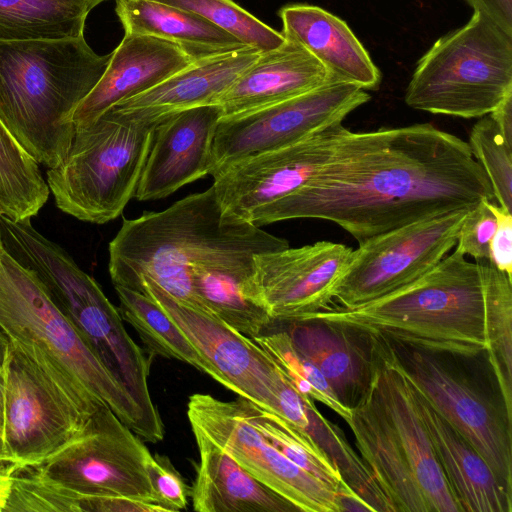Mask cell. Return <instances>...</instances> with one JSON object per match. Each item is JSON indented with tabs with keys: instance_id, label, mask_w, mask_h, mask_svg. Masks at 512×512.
Segmentation results:
<instances>
[{
	"instance_id": "25",
	"label": "cell",
	"mask_w": 512,
	"mask_h": 512,
	"mask_svg": "<svg viewBox=\"0 0 512 512\" xmlns=\"http://www.w3.org/2000/svg\"><path fill=\"white\" fill-rule=\"evenodd\" d=\"M282 35L309 51L337 80L376 90L381 72L347 23L321 7L292 4L279 11Z\"/></svg>"
},
{
	"instance_id": "2",
	"label": "cell",
	"mask_w": 512,
	"mask_h": 512,
	"mask_svg": "<svg viewBox=\"0 0 512 512\" xmlns=\"http://www.w3.org/2000/svg\"><path fill=\"white\" fill-rule=\"evenodd\" d=\"M288 247L286 239L225 212L212 185L162 211L124 219L109 243L108 270L114 286L137 291L141 279L148 278L176 299L204 310L193 290L192 268Z\"/></svg>"
},
{
	"instance_id": "38",
	"label": "cell",
	"mask_w": 512,
	"mask_h": 512,
	"mask_svg": "<svg viewBox=\"0 0 512 512\" xmlns=\"http://www.w3.org/2000/svg\"><path fill=\"white\" fill-rule=\"evenodd\" d=\"M489 202L483 199L467 212L456 243L455 251L477 261L489 260L490 242L496 228V218L488 207Z\"/></svg>"
},
{
	"instance_id": "13",
	"label": "cell",
	"mask_w": 512,
	"mask_h": 512,
	"mask_svg": "<svg viewBox=\"0 0 512 512\" xmlns=\"http://www.w3.org/2000/svg\"><path fill=\"white\" fill-rule=\"evenodd\" d=\"M187 416L253 477L301 512H339L337 491L286 458L250 423L245 399L223 401L210 394L190 396Z\"/></svg>"
},
{
	"instance_id": "40",
	"label": "cell",
	"mask_w": 512,
	"mask_h": 512,
	"mask_svg": "<svg viewBox=\"0 0 512 512\" xmlns=\"http://www.w3.org/2000/svg\"><path fill=\"white\" fill-rule=\"evenodd\" d=\"M488 207L496 218V228L489 248V261L512 277V212L496 202H489Z\"/></svg>"
},
{
	"instance_id": "26",
	"label": "cell",
	"mask_w": 512,
	"mask_h": 512,
	"mask_svg": "<svg viewBox=\"0 0 512 512\" xmlns=\"http://www.w3.org/2000/svg\"><path fill=\"white\" fill-rule=\"evenodd\" d=\"M350 427L360 457L394 512H430L402 446L370 389L352 408Z\"/></svg>"
},
{
	"instance_id": "12",
	"label": "cell",
	"mask_w": 512,
	"mask_h": 512,
	"mask_svg": "<svg viewBox=\"0 0 512 512\" xmlns=\"http://www.w3.org/2000/svg\"><path fill=\"white\" fill-rule=\"evenodd\" d=\"M370 98L366 90L354 83L331 79L280 103L245 115L221 118L212 143L210 175L243 158L287 146L341 124Z\"/></svg>"
},
{
	"instance_id": "27",
	"label": "cell",
	"mask_w": 512,
	"mask_h": 512,
	"mask_svg": "<svg viewBox=\"0 0 512 512\" xmlns=\"http://www.w3.org/2000/svg\"><path fill=\"white\" fill-rule=\"evenodd\" d=\"M199 452L191 489L197 512H295L287 499L253 477L226 451L192 430Z\"/></svg>"
},
{
	"instance_id": "11",
	"label": "cell",
	"mask_w": 512,
	"mask_h": 512,
	"mask_svg": "<svg viewBox=\"0 0 512 512\" xmlns=\"http://www.w3.org/2000/svg\"><path fill=\"white\" fill-rule=\"evenodd\" d=\"M469 210L416 221L359 243L334 287L332 297L339 304L334 308L363 306L423 276L456 246Z\"/></svg>"
},
{
	"instance_id": "14",
	"label": "cell",
	"mask_w": 512,
	"mask_h": 512,
	"mask_svg": "<svg viewBox=\"0 0 512 512\" xmlns=\"http://www.w3.org/2000/svg\"><path fill=\"white\" fill-rule=\"evenodd\" d=\"M2 451L15 470L35 465L68 442L83 418L21 351L8 347L2 366Z\"/></svg>"
},
{
	"instance_id": "4",
	"label": "cell",
	"mask_w": 512,
	"mask_h": 512,
	"mask_svg": "<svg viewBox=\"0 0 512 512\" xmlns=\"http://www.w3.org/2000/svg\"><path fill=\"white\" fill-rule=\"evenodd\" d=\"M110 57L84 35L0 41V119L38 164L49 169L63 160L75 132L72 115Z\"/></svg>"
},
{
	"instance_id": "36",
	"label": "cell",
	"mask_w": 512,
	"mask_h": 512,
	"mask_svg": "<svg viewBox=\"0 0 512 512\" xmlns=\"http://www.w3.org/2000/svg\"><path fill=\"white\" fill-rule=\"evenodd\" d=\"M196 14L259 52L281 46L285 38L232 0H155Z\"/></svg>"
},
{
	"instance_id": "42",
	"label": "cell",
	"mask_w": 512,
	"mask_h": 512,
	"mask_svg": "<svg viewBox=\"0 0 512 512\" xmlns=\"http://www.w3.org/2000/svg\"><path fill=\"white\" fill-rule=\"evenodd\" d=\"M489 115L507 142L512 145V94L508 95Z\"/></svg>"
},
{
	"instance_id": "34",
	"label": "cell",
	"mask_w": 512,
	"mask_h": 512,
	"mask_svg": "<svg viewBox=\"0 0 512 512\" xmlns=\"http://www.w3.org/2000/svg\"><path fill=\"white\" fill-rule=\"evenodd\" d=\"M245 405L253 427L291 462L336 491L345 482L338 467L309 435L247 399Z\"/></svg>"
},
{
	"instance_id": "1",
	"label": "cell",
	"mask_w": 512,
	"mask_h": 512,
	"mask_svg": "<svg viewBox=\"0 0 512 512\" xmlns=\"http://www.w3.org/2000/svg\"><path fill=\"white\" fill-rule=\"evenodd\" d=\"M496 202L467 142L414 124L348 132L329 161L302 187L254 212L248 222L331 221L358 243L481 200Z\"/></svg>"
},
{
	"instance_id": "3",
	"label": "cell",
	"mask_w": 512,
	"mask_h": 512,
	"mask_svg": "<svg viewBox=\"0 0 512 512\" xmlns=\"http://www.w3.org/2000/svg\"><path fill=\"white\" fill-rule=\"evenodd\" d=\"M0 329L85 419L109 407L133 432L160 437L29 268L0 245Z\"/></svg>"
},
{
	"instance_id": "31",
	"label": "cell",
	"mask_w": 512,
	"mask_h": 512,
	"mask_svg": "<svg viewBox=\"0 0 512 512\" xmlns=\"http://www.w3.org/2000/svg\"><path fill=\"white\" fill-rule=\"evenodd\" d=\"M114 288L122 319L134 328L151 355L183 361L215 380L213 368L156 301L135 290Z\"/></svg>"
},
{
	"instance_id": "43",
	"label": "cell",
	"mask_w": 512,
	"mask_h": 512,
	"mask_svg": "<svg viewBox=\"0 0 512 512\" xmlns=\"http://www.w3.org/2000/svg\"><path fill=\"white\" fill-rule=\"evenodd\" d=\"M15 468L8 463H0V512H4L12 490Z\"/></svg>"
},
{
	"instance_id": "7",
	"label": "cell",
	"mask_w": 512,
	"mask_h": 512,
	"mask_svg": "<svg viewBox=\"0 0 512 512\" xmlns=\"http://www.w3.org/2000/svg\"><path fill=\"white\" fill-rule=\"evenodd\" d=\"M156 125L110 108L95 120L75 126L67 154L47 171L56 206L95 224L120 216L135 197Z\"/></svg>"
},
{
	"instance_id": "22",
	"label": "cell",
	"mask_w": 512,
	"mask_h": 512,
	"mask_svg": "<svg viewBox=\"0 0 512 512\" xmlns=\"http://www.w3.org/2000/svg\"><path fill=\"white\" fill-rule=\"evenodd\" d=\"M410 387L461 512H512V491L502 484L474 446L411 384Z\"/></svg>"
},
{
	"instance_id": "24",
	"label": "cell",
	"mask_w": 512,
	"mask_h": 512,
	"mask_svg": "<svg viewBox=\"0 0 512 512\" xmlns=\"http://www.w3.org/2000/svg\"><path fill=\"white\" fill-rule=\"evenodd\" d=\"M288 324L295 348L321 372L337 399L349 409L356 406L372 378L369 335L319 319Z\"/></svg>"
},
{
	"instance_id": "32",
	"label": "cell",
	"mask_w": 512,
	"mask_h": 512,
	"mask_svg": "<svg viewBox=\"0 0 512 512\" xmlns=\"http://www.w3.org/2000/svg\"><path fill=\"white\" fill-rule=\"evenodd\" d=\"M49 194L38 162L0 119V214L13 220L31 219Z\"/></svg>"
},
{
	"instance_id": "37",
	"label": "cell",
	"mask_w": 512,
	"mask_h": 512,
	"mask_svg": "<svg viewBox=\"0 0 512 512\" xmlns=\"http://www.w3.org/2000/svg\"><path fill=\"white\" fill-rule=\"evenodd\" d=\"M467 143L489 179L497 204L512 212V145L489 114L474 124Z\"/></svg>"
},
{
	"instance_id": "23",
	"label": "cell",
	"mask_w": 512,
	"mask_h": 512,
	"mask_svg": "<svg viewBox=\"0 0 512 512\" xmlns=\"http://www.w3.org/2000/svg\"><path fill=\"white\" fill-rule=\"evenodd\" d=\"M259 54L253 48L244 47L195 60L158 85L111 108L133 120L158 123L169 115L215 104Z\"/></svg>"
},
{
	"instance_id": "41",
	"label": "cell",
	"mask_w": 512,
	"mask_h": 512,
	"mask_svg": "<svg viewBox=\"0 0 512 512\" xmlns=\"http://www.w3.org/2000/svg\"><path fill=\"white\" fill-rule=\"evenodd\" d=\"M473 9L491 18L506 33L512 35V0H465Z\"/></svg>"
},
{
	"instance_id": "20",
	"label": "cell",
	"mask_w": 512,
	"mask_h": 512,
	"mask_svg": "<svg viewBox=\"0 0 512 512\" xmlns=\"http://www.w3.org/2000/svg\"><path fill=\"white\" fill-rule=\"evenodd\" d=\"M194 61L173 42L124 34L103 75L75 109L74 126L95 120L115 104L151 89Z\"/></svg>"
},
{
	"instance_id": "6",
	"label": "cell",
	"mask_w": 512,
	"mask_h": 512,
	"mask_svg": "<svg viewBox=\"0 0 512 512\" xmlns=\"http://www.w3.org/2000/svg\"><path fill=\"white\" fill-rule=\"evenodd\" d=\"M14 257L31 269L63 314L77 327L105 367L160 437L164 425L152 401L150 359L125 329L99 284L58 244L29 226L14 238Z\"/></svg>"
},
{
	"instance_id": "28",
	"label": "cell",
	"mask_w": 512,
	"mask_h": 512,
	"mask_svg": "<svg viewBox=\"0 0 512 512\" xmlns=\"http://www.w3.org/2000/svg\"><path fill=\"white\" fill-rule=\"evenodd\" d=\"M253 272V258L191 269L193 290L203 309L250 338L274 322L257 293Z\"/></svg>"
},
{
	"instance_id": "21",
	"label": "cell",
	"mask_w": 512,
	"mask_h": 512,
	"mask_svg": "<svg viewBox=\"0 0 512 512\" xmlns=\"http://www.w3.org/2000/svg\"><path fill=\"white\" fill-rule=\"evenodd\" d=\"M327 69L300 44L286 39L258 58L217 98L221 118L245 115L313 90L329 80Z\"/></svg>"
},
{
	"instance_id": "35",
	"label": "cell",
	"mask_w": 512,
	"mask_h": 512,
	"mask_svg": "<svg viewBox=\"0 0 512 512\" xmlns=\"http://www.w3.org/2000/svg\"><path fill=\"white\" fill-rule=\"evenodd\" d=\"M252 339L269 354L300 394L321 402L346 422L350 419L352 409L337 399L321 372L295 348L286 330L263 333Z\"/></svg>"
},
{
	"instance_id": "18",
	"label": "cell",
	"mask_w": 512,
	"mask_h": 512,
	"mask_svg": "<svg viewBox=\"0 0 512 512\" xmlns=\"http://www.w3.org/2000/svg\"><path fill=\"white\" fill-rule=\"evenodd\" d=\"M222 111L208 104L169 115L155 127L135 197H168L211 172L212 143Z\"/></svg>"
},
{
	"instance_id": "15",
	"label": "cell",
	"mask_w": 512,
	"mask_h": 512,
	"mask_svg": "<svg viewBox=\"0 0 512 512\" xmlns=\"http://www.w3.org/2000/svg\"><path fill=\"white\" fill-rule=\"evenodd\" d=\"M138 292L156 301L204 360L215 380L257 406L277 414V391L285 377L274 360L252 338L215 315L188 305L142 278Z\"/></svg>"
},
{
	"instance_id": "30",
	"label": "cell",
	"mask_w": 512,
	"mask_h": 512,
	"mask_svg": "<svg viewBox=\"0 0 512 512\" xmlns=\"http://www.w3.org/2000/svg\"><path fill=\"white\" fill-rule=\"evenodd\" d=\"M92 9L83 0H0V41L84 35Z\"/></svg>"
},
{
	"instance_id": "17",
	"label": "cell",
	"mask_w": 512,
	"mask_h": 512,
	"mask_svg": "<svg viewBox=\"0 0 512 512\" xmlns=\"http://www.w3.org/2000/svg\"><path fill=\"white\" fill-rule=\"evenodd\" d=\"M352 249L319 241L253 256V283L273 321L292 322L327 309Z\"/></svg>"
},
{
	"instance_id": "8",
	"label": "cell",
	"mask_w": 512,
	"mask_h": 512,
	"mask_svg": "<svg viewBox=\"0 0 512 512\" xmlns=\"http://www.w3.org/2000/svg\"><path fill=\"white\" fill-rule=\"evenodd\" d=\"M512 94V35L473 10L420 58L405 93L416 110L460 118L490 114Z\"/></svg>"
},
{
	"instance_id": "33",
	"label": "cell",
	"mask_w": 512,
	"mask_h": 512,
	"mask_svg": "<svg viewBox=\"0 0 512 512\" xmlns=\"http://www.w3.org/2000/svg\"><path fill=\"white\" fill-rule=\"evenodd\" d=\"M484 332L488 364L512 412V277L486 263Z\"/></svg>"
},
{
	"instance_id": "5",
	"label": "cell",
	"mask_w": 512,
	"mask_h": 512,
	"mask_svg": "<svg viewBox=\"0 0 512 512\" xmlns=\"http://www.w3.org/2000/svg\"><path fill=\"white\" fill-rule=\"evenodd\" d=\"M486 263L467 261L454 251L382 298L353 309L330 307L302 320L337 323L427 350L479 356L486 349Z\"/></svg>"
},
{
	"instance_id": "29",
	"label": "cell",
	"mask_w": 512,
	"mask_h": 512,
	"mask_svg": "<svg viewBox=\"0 0 512 512\" xmlns=\"http://www.w3.org/2000/svg\"><path fill=\"white\" fill-rule=\"evenodd\" d=\"M115 12L125 34L173 42L194 60L247 47L200 16L155 0H115Z\"/></svg>"
},
{
	"instance_id": "19",
	"label": "cell",
	"mask_w": 512,
	"mask_h": 512,
	"mask_svg": "<svg viewBox=\"0 0 512 512\" xmlns=\"http://www.w3.org/2000/svg\"><path fill=\"white\" fill-rule=\"evenodd\" d=\"M372 353L370 392L385 413L430 512H461L436 458L408 380L367 333Z\"/></svg>"
},
{
	"instance_id": "46",
	"label": "cell",
	"mask_w": 512,
	"mask_h": 512,
	"mask_svg": "<svg viewBox=\"0 0 512 512\" xmlns=\"http://www.w3.org/2000/svg\"><path fill=\"white\" fill-rule=\"evenodd\" d=\"M83 1L89 3L93 8H95L97 5H99L100 3L107 1V0H83Z\"/></svg>"
},
{
	"instance_id": "9",
	"label": "cell",
	"mask_w": 512,
	"mask_h": 512,
	"mask_svg": "<svg viewBox=\"0 0 512 512\" xmlns=\"http://www.w3.org/2000/svg\"><path fill=\"white\" fill-rule=\"evenodd\" d=\"M371 335L409 383L474 446L512 491V412L500 391H492L474 376L459 360L460 355Z\"/></svg>"
},
{
	"instance_id": "44",
	"label": "cell",
	"mask_w": 512,
	"mask_h": 512,
	"mask_svg": "<svg viewBox=\"0 0 512 512\" xmlns=\"http://www.w3.org/2000/svg\"><path fill=\"white\" fill-rule=\"evenodd\" d=\"M3 427H4V381L2 368H0V445L3 437ZM2 447V445H1Z\"/></svg>"
},
{
	"instance_id": "39",
	"label": "cell",
	"mask_w": 512,
	"mask_h": 512,
	"mask_svg": "<svg viewBox=\"0 0 512 512\" xmlns=\"http://www.w3.org/2000/svg\"><path fill=\"white\" fill-rule=\"evenodd\" d=\"M146 471L154 494L170 512L187 507V486L167 457L152 455Z\"/></svg>"
},
{
	"instance_id": "16",
	"label": "cell",
	"mask_w": 512,
	"mask_h": 512,
	"mask_svg": "<svg viewBox=\"0 0 512 512\" xmlns=\"http://www.w3.org/2000/svg\"><path fill=\"white\" fill-rule=\"evenodd\" d=\"M347 132L336 124L216 173L213 186L223 210L248 221L257 210L296 191L329 161Z\"/></svg>"
},
{
	"instance_id": "47",
	"label": "cell",
	"mask_w": 512,
	"mask_h": 512,
	"mask_svg": "<svg viewBox=\"0 0 512 512\" xmlns=\"http://www.w3.org/2000/svg\"><path fill=\"white\" fill-rule=\"evenodd\" d=\"M2 243H3V242H2V239H1V234H0V245H1Z\"/></svg>"
},
{
	"instance_id": "10",
	"label": "cell",
	"mask_w": 512,
	"mask_h": 512,
	"mask_svg": "<svg viewBox=\"0 0 512 512\" xmlns=\"http://www.w3.org/2000/svg\"><path fill=\"white\" fill-rule=\"evenodd\" d=\"M136 435L102 406L68 442L27 468L83 498L129 497L170 512L153 492L146 471L152 454Z\"/></svg>"
},
{
	"instance_id": "45",
	"label": "cell",
	"mask_w": 512,
	"mask_h": 512,
	"mask_svg": "<svg viewBox=\"0 0 512 512\" xmlns=\"http://www.w3.org/2000/svg\"><path fill=\"white\" fill-rule=\"evenodd\" d=\"M10 345L8 337L0 329V368H2L5 356Z\"/></svg>"
}]
</instances>
